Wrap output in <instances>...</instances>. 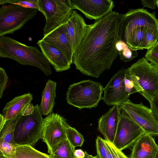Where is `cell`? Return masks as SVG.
<instances>
[{"label":"cell","instance_id":"cell-1","mask_svg":"<svg viewBox=\"0 0 158 158\" xmlns=\"http://www.w3.org/2000/svg\"><path fill=\"white\" fill-rule=\"evenodd\" d=\"M123 15L112 11L88 25L73 54V63L77 69L84 75L98 78L110 68L118 55L116 44L120 40Z\"/></svg>","mask_w":158,"mask_h":158},{"label":"cell","instance_id":"cell-33","mask_svg":"<svg viewBox=\"0 0 158 158\" xmlns=\"http://www.w3.org/2000/svg\"><path fill=\"white\" fill-rule=\"evenodd\" d=\"M150 104V108L158 121V94L153 98Z\"/></svg>","mask_w":158,"mask_h":158},{"label":"cell","instance_id":"cell-24","mask_svg":"<svg viewBox=\"0 0 158 158\" xmlns=\"http://www.w3.org/2000/svg\"><path fill=\"white\" fill-rule=\"evenodd\" d=\"M116 48L121 60L124 62L131 61L138 55L137 51L132 49L121 40H118L117 42Z\"/></svg>","mask_w":158,"mask_h":158},{"label":"cell","instance_id":"cell-22","mask_svg":"<svg viewBox=\"0 0 158 158\" xmlns=\"http://www.w3.org/2000/svg\"><path fill=\"white\" fill-rule=\"evenodd\" d=\"M23 113L14 118L6 122L4 127L0 130V141L15 144L14 141L15 128L17 121Z\"/></svg>","mask_w":158,"mask_h":158},{"label":"cell","instance_id":"cell-16","mask_svg":"<svg viewBox=\"0 0 158 158\" xmlns=\"http://www.w3.org/2000/svg\"><path fill=\"white\" fill-rule=\"evenodd\" d=\"M121 110L118 105H113L98 120V131L106 139L112 143L115 136Z\"/></svg>","mask_w":158,"mask_h":158},{"label":"cell","instance_id":"cell-30","mask_svg":"<svg viewBox=\"0 0 158 158\" xmlns=\"http://www.w3.org/2000/svg\"><path fill=\"white\" fill-rule=\"evenodd\" d=\"M16 145L5 141H0V151L7 155L15 154Z\"/></svg>","mask_w":158,"mask_h":158},{"label":"cell","instance_id":"cell-31","mask_svg":"<svg viewBox=\"0 0 158 158\" xmlns=\"http://www.w3.org/2000/svg\"><path fill=\"white\" fill-rule=\"evenodd\" d=\"M8 80V77L5 71L2 68H0V99L3 94L6 88Z\"/></svg>","mask_w":158,"mask_h":158},{"label":"cell","instance_id":"cell-14","mask_svg":"<svg viewBox=\"0 0 158 158\" xmlns=\"http://www.w3.org/2000/svg\"><path fill=\"white\" fill-rule=\"evenodd\" d=\"M42 39L57 48L71 64L73 63V52L67 35L66 22L44 35Z\"/></svg>","mask_w":158,"mask_h":158},{"label":"cell","instance_id":"cell-20","mask_svg":"<svg viewBox=\"0 0 158 158\" xmlns=\"http://www.w3.org/2000/svg\"><path fill=\"white\" fill-rule=\"evenodd\" d=\"M56 83L49 80L47 82L42 92L41 100L39 107L42 115H48L51 114L55 105L56 96Z\"/></svg>","mask_w":158,"mask_h":158},{"label":"cell","instance_id":"cell-34","mask_svg":"<svg viewBox=\"0 0 158 158\" xmlns=\"http://www.w3.org/2000/svg\"><path fill=\"white\" fill-rule=\"evenodd\" d=\"M141 2L143 7H148L152 9H155L156 6V0H141Z\"/></svg>","mask_w":158,"mask_h":158},{"label":"cell","instance_id":"cell-10","mask_svg":"<svg viewBox=\"0 0 158 158\" xmlns=\"http://www.w3.org/2000/svg\"><path fill=\"white\" fill-rule=\"evenodd\" d=\"M118 105L143 129L145 134L158 136V121L150 108L142 102L135 104L129 99Z\"/></svg>","mask_w":158,"mask_h":158},{"label":"cell","instance_id":"cell-25","mask_svg":"<svg viewBox=\"0 0 158 158\" xmlns=\"http://www.w3.org/2000/svg\"><path fill=\"white\" fill-rule=\"evenodd\" d=\"M67 138L75 147H81L84 141L83 136L75 128L69 126L67 129Z\"/></svg>","mask_w":158,"mask_h":158},{"label":"cell","instance_id":"cell-18","mask_svg":"<svg viewBox=\"0 0 158 158\" xmlns=\"http://www.w3.org/2000/svg\"><path fill=\"white\" fill-rule=\"evenodd\" d=\"M158 145L152 135L144 134L133 144L130 158H157Z\"/></svg>","mask_w":158,"mask_h":158},{"label":"cell","instance_id":"cell-37","mask_svg":"<svg viewBox=\"0 0 158 158\" xmlns=\"http://www.w3.org/2000/svg\"><path fill=\"white\" fill-rule=\"evenodd\" d=\"M15 154L7 155L3 154L2 152H0V158H18L15 155Z\"/></svg>","mask_w":158,"mask_h":158},{"label":"cell","instance_id":"cell-7","mask_svg":"<svg viewBox=\"0 0 158 158\" xmlns=\"http://www.w3.org/2000/svg\"><path fill=\"white\" fill-rule=\"evenodd\" d=\"M38 9L12 3L0 8V37L13 34L37 14Z\"/></svg>","mask_w":158,"mask_h":158},{"label":"cell","instance_id":"cell-21","mask_svg":"<svg viewBox=\"0 0 158 158\" xmlns=\"http://www.w3.org/2000/svg\"><path fill=\"white\" fill-rule=\"evenodd\" d=\"M17 145V144H16ZM15 155L18 158H52L28 145H16Z\"/></svg>","mask_w":158,"mask_h":158},{"label":"cell","instance_id":"cell-8","mask_svg":"<svg viewBox=\"0 0 158 158\" xmlns=\"http://www.w3.org/2000/svg\"><path fill=\"white\" fill-rule=\"evenodd\" d=\"M37 3L46 19L44 35L66 23L73 10L69 0H38Z\"/></svg>","mask_w":158,"mask_h":158},{"label":"cell","instance_id":"cell-17","mask_svg":"<svg viewBox=\"0 0 158 158\" xmlns=\"http://www.w3.org/2000/svg\"><path fill=\"white\" fill-rule=\"evenodd\" d=\"M37 44L56 72H62L70 68L71 64L55 46L42 39L38 40Z\"/></svg>","mask_w":158,"mask_h":158},{"label":"cell","instance_id":"cell-2","mask_svg":"<svg viewBox=\"0 0 158 158\" xmlns=\"http://www.w3.org/2000/svg\"><path fill=\"white\" fill-rule=\"evenodd\" d=\"M120 36L133 50H148L158 41V20L146 9H130L123 14Z\"/></svg>","mask_w":158,"mask_h":158},{"label":"cell","instance_id":"cell-36","mask_svg":"<svg viewBox=\"0 0 158 158\" xmlns=\"http://www.w3.org/2000/svg\"><path fill=\"white\" fill-rule=\"evenodd\" d=\"M74 155L76 158H85V152L81 149H77L75 150Z\"/></svg>","mask_w":158,"mask_h":158},{"label":"cell","instance_id":"cell-23","mask_svg":"<svg viewBox=\"0 0 158 158\" xmlns=\"http://www.w3.org/2000/svg\"><path fill=\"white\" fill-rule=\"evenodd\" d=\"M75 148L67 138L61 142L56 151L50 155L52 158H75Z\"/></svg>","mask_w":158,"mask_h":158},{"label":"cell","instance_id":"cell-27","mask_svg":"<svg viewBox=\"0 0 158 158\" xmlns=\"http://www.w3.org/2000/svg\"><path fill=\"white\" fill-rule=\"evenodd\" d=\"M144 57L158 68V41L148 49Z\"/></svg>","mask_w":158,"mask_h":158},{"label":"cell","instance_id":"cell-19","mask_svg":"<svg viewBox=\"0 0 158 158\" xmlns=\"http://www.w3.org/2000/svg\"><path fill=\"white\" fill-rule=\"evenodd\" d=\"M32 99V94L28 93L16 97L7 103L2 113L6 122L22 113Z\"/></svg>","mask_w":158,"mask_h":158},{"label":"cell","instance_id":"cell-40","mask_svg":"<svg viewBox=\"0 0 158 158\" xmlns=\"http://www.w3.org/2000/svg\"><path fill=\"white\" fill-rule=\"evenodd\" d=\"M157 158H158V157H157Z\"/></svg>","mask_w":158,"mask_h":158},{"label":"cell","instance_id":"cell-26","mask_svg":"<svg viewBox=\"0 0 158 158\" xmlns=\"http://www.w3.org/2000/svg\"><path fill=\"white\" fill-rule=\"evenodd\" d=\"M105 139L107 149V155L106 158H128L113 143L106 139Z\"/></svg>","mask_w":158,"mask_h":158},{"label":"cell","instance_id":"cell-29","mask_svg":"<svg viewBox=\"0 0 158 158\" xmlns=\"http://www.w3.org/2000/svg\"><path fill=\"white\" fill-rule=\"evenodd\" d=\"M96 147L97 156L98 158H106L107 149L105 139L98 136L96 139Z\"/></svg>","mask_w":158,"mask_h":158},{"label":"cell","instance_id":"cell-39","mask_svg":"<svg viewBox=\"0 0 158 158\" xmlns=\"http://www.w3.org/2000/svg\"><path fill=\"white\" fill-rule=\"evenodd\" d=\"M156 4L158 8V0H156Z\"/></svg>","mask_w":158,"mask_h":158},{"label":"cell","instance_id":"cell-6","mask_svg":"<svg viewBox=\"0 0 158 158\" xmlns=\"http://www.w3.org/2000/svg\"><path fill=\"white\" fill-rule=\"evenodd\" d=\"M34 111L30 115L22 114L16 124L14 141L18 145H28L33 147L42 138L44 119L39 106L36 104Z\"/></svg>","mask_w":158,"mask_h":158},{"label":"cell","instance_id":"cell-13","mask_svg":"<svg viewBox=\"0 0 158 158\" xmlns=\"http://www.w3.org/2000/svg\"><path fill=\"white\" fill-rule=\"evenodd\" d=\"M72 9L79 10L88 19L95 20L112 11L114 2L110 0H69Z\"/></svg>","mask_w":158,"mask_h":158},{"label":"cell","instance_id":"cell-15","mask_svg":"<svg viewBox=\"0 0 158 158\" xmlns=\"http://www.w3.org/2000/svg\"><path fill=\"white\" fill-rule=\"evenodd\" d=\"M67 32L73 54L88 26L81 15L73 10L66 22Z\"/></svg>","mask_w":158,"mask_h":158},{"label":"cell","instance_id":"cell-9","mask_svg":"<svg viewBox=\"0 0 158 158\" xmlns=\"http://www.w3.org/2000/svg\"><path fill=\"white\" fill-rule=\"evenodd\" d=\"M69 125L65 119L57 113H52L44 119L42 139L50 155L56 150L59 144L67 139V129Z\"/></svg>","mask_w":158,"mask_h":158},{"label":"cell","instance_id":"cell-41","mask_svg":"<svg viewBox=\"0 0 158 158\" xmlns=\"http://www.w3.org/2000/svg\"></svg>","mask_w":158,"mask_h":158},{"label":"cell","instance_id":"cell-35","mask_svg":"<svg viewBox=\"0 0 158 158\" xmlns=\"http://www.w3.org/2000/svg\"><path fill=\"white\" fill-rule=\"evenodd\" d=\"M35 109L34 106L32 103H30L23 111L22 115L23 116L30 115L33 112Z\"/></svg>","mask_w":158,"mask_h":158},{"label":"cell","instance_id":"cell-3","mask_svg":"<svg viewBox=\"0 0 158 158\" xmlns=\"http://www.w3.org/2000/svg\"><path fill=\"white\" fill-rule=\"evenodd\" d=\"M0 56L12 59L23 65L35 66L46 76L52 73L51 64L37 47L27 45L7 36L0 37Z\"/></svg>","mask_w":158,"mask_h":158},{"label":"cell","instance_id":"cell-28","mask_svg":"<svg viewBox=\"0 0 158 158\" xmlns=\"http://www.w3.org/2000/svg\"><path fill=\"white\" fill-rule=\"evenodd\" d=\"M38 0H0V5L12 3L19 5L22 6L30 8L37 9L38 7L37 3Z\"/></svg>","mask_w":158,"mask_h":158},{"label":"cell","instance_id":"cell-5","mask_svg":"<svg viewBox=\"0 0 158 158\" xmlns=\"http://www.w3.org/2000/svg\"><path fill=\"white\" fill-rule=\"evenodd\" d=\"M104 88L101 84L90 80L81 81L69 86L66 94L68 104L80 110L96 107L102 99Z\"/></svg>","mask_w":158,"mask_h":158},{"label":"cell","instance_id":"cell-4","mask_svg":"<svg viewBox=\"0 0 158 158\" xmlns=\"http://www.w3.org/2000/svg\"><path fill=\"white\" fill-rule=\"evenodd\" d=\"M128 77L150 103L158 94V68L142 57L127 69Z\"/></svg>","mask_w":158,"mask_h":158},{"label":"cell","instance_id":"cell-32","mask_svg":"<svg viewBox=\"0 0 158 158\" xmlns=\"http://www.w3.org/2000/svg\"><path fill=\"white\" fill-rule=\"evenodd\" d=\"M124 81L126 91L129 95L138 92V90L134 83L128 77L127 70Z\"/></svg>","mask_w":158,"mask_h":158},{"label":"cell","instance_id":"cell-11","mask_svg":"<svg viewBox=\"0 0 158 158\" xmlns=\"http://www.w3.org/2000/svg\"><path fill=\"white\" fill-rule=\"evenodd\" d=\"M144 134L143 129L121 109L120 118L113 143L114 145L122 151L133 145Z\"/></svg>","mask_w":158,"mask_h":158},{"label":"cell","instance_id":"cell-12","mask_svg":"<svg viewBox=\"0 0 158 158\" xmlns=\"http://www.w3.org/2000/svg\"><path fill=\"white\" fill-rule=\"evenodd\" d=\"M127 69L119 70L104 88L102 99L107 106L118 105L129 99L124 81Z\"/></svg>","mask_w":158,"mask_h":158},{"label":"cell","instance_id":"cell-38","mask_svg":"<svg viewBox=\"0 0 158 158\" xmlns=\"http://www.w3.org/2000/svg\"><path fill=\"white\" fill-rule=\"evenodd\" d=\"M6 122L2 114H0V130H1L4 127Z\"/></svg>","mask_w":158,"mask_h":158}]
</instances>
